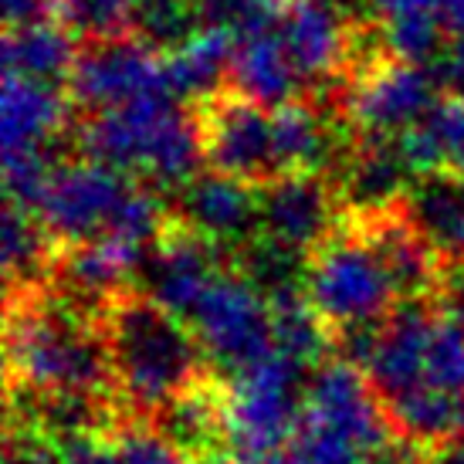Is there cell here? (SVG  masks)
Listing matches in <instances>:
<instances>
[{"mask_svg":"<svg viewBox=\"0 0 464 464\" xmlns=\"http://www.w3.org/2000/svg\"><path fill=\"white\" fill-rule=\"evenodd\" d=\"M383 44L390 54H397L403 62H417V65H434L444 48H448V27L440 11H413L387 17L380 24Z\"/></svg>","mask_w":464,"mask_h":464,"instance_id":"cell-29","label":"cell"},{"mask_svg":"<svg viewBox=\"0 0 464 464\" xmlns=\"http://www.w3.org/2000/svg\"><path fill=\"white\" fill-rule=\"evenodd\" d=\"M227 85L247 95V99H255V102L268 105V109L292 102L305 89V82L298 75L295 62H292L278 31H261V34L237 38Z\"/></svg>","mask_w":464,"mask_h":464,"instance_id":"cell-19","label":"cell"},{"mask_svg":"<svg viewBox=\"0 0 464 464\" xmlns=\"http://www.w3.org/2000/svg\"><path fill=\"white\" fill-rule=\"evenodd\" d=\"M197 122L210 169L237 177L251 187H265L285 177L275 142V112L268 105L224 85L197 102Z\"/></svg>","mask_w":464,"mask_h":464,"instance_id":"cell-7","label":"cell"},{"mask_svg":"<svg viewBox=\"0 0 464 464\" xmlns=\"http://www.w3.org/2000/svg\"><path fill=\"white\" fill-rule=\"evenodd\" d=\"M427 383L464 397V323L438 309L430 319V343H427Z\"/></svg>","mask_w":464,"mask_h":464,"instance_id":"cell-30","label":"cell"},{"mask_svg":"<svg viewBox=\"0 0 464 464\" xmlns=\"http://www.w3.org/2000/svg\"><path fill=\"white\" fill-rule=\"evenodd\" d=\"M261 234L312 255L346 218L335 180L323 169H295L258 187Z\"/></svg>","mask_w":464,"mask_h":464,"instance_id":"cell-14","label":"cell"},{"mask_svg":"<svg viewBox=\"0 0 464 464\" xmlns=\"http://www.w3.org/2000/svg\"><path fill=\"white\" fill-rule=\"evenodd\" d=\"M227 268H234V247L210 241L207 234L194 231L180 218H173L163 241L142 265L140 288L150 292L169 312H177L180 319H190L200 295Z\"/></svg>","mask_w":464,"mask_h":464,"instance_id":"cell-13","label":"cell"},{"mask_svg":"<svg viewBox=\"0 0 464 464\" xmlns=\"http://www.w3.org/2000/svg\"><path fill=\"white\" fill-rule=\"evenodd\" d=\"M52 440L58 451V464H119L116 434L82 430V434H65Z\"/></svg>","mask_w":464,"mask_h":464,"instance_id":"cell-31","label":"cell"},{"mask_svg":"<svg viewBox=\"0 0 464 464\" xmlns=\"http://www.w3.org/2000/svg\"><path fill=\"white\" fill-rule=\"evenodd\" d=\"M140 0H58L54 21L85 48L102 41L132 38Z\"/></svg>","mask_w":464,"mask_h":464,"instance_id":"cell-27","label":"cell"},{"mask_svg":"<svg viewBox=\"0 0 464 464\" xmlns=\"http://www.w3.org/2000/svg\"><path fill=\"white\" fill-rule=\"evenodd\" d=\"M366 4L380 14V21H387V17H400V14L440 11V7H444V0H366Z\"/></svg>","mask_w":464,"mask_h":464,"instance_id":"cell-33","label":"cell"},{"mask_svg":"<svg viewBox=\"0 0 464 464\" xmlns=\"http://www.w3.org/2000/svg\"><path fill=\"white\" fill-rule=\"evenodd\" d=\"M430 319H434L430 298H403L387 315L373 356L362 370L383 403L427 383Z\"/></svg>","mask_w":464,"mask_h":464,"instance_id":"cell-16","label":"cell"},{"mask_svg":"<svg viewBox=\"0 0 464 464\" xmlns=\"http://www.w3.org/2000/svg\"><path fill=\"white\" fill-rule=\"evenodd\" d=\"M200 27V0H140L132 38H140L156 54H169L194 38Z\"/></svg>","mask_w":464,"mask_h":464,"instance_id":"cell-28","label":"cell"},{"mask_svg":"<svg viewBox=\"0 0 464 464\" xmlns=\"http://www.w3.org/2000/svg\"><path fill=\"white\" fill-rule=\"evenodd\" d=\"M146 424L190 458L227 461V413H224V383L218 373L200 387L167 400Z\"/></svg>","mask_w":464,"mask_h":464,"instance_id":"cell-18","label":"cell"},{"mask_svg":"<svg viewBox=\"0 0 464 464\" xmlns=\"http://www.w3.org/2000/svg\"><path fill=\"white\" fill-rule=\"evenodd\" d=\"M393 142L413 177L454 173L464 180V95L444 92L438 105Z\"/></svg>","mask_w":464,"mask_h":464,"instance_id":"cell-20","label":"cell"},{"mask_svg":"<svg viewBox=\"0 0 464 464\" xmlns=\"http://www.w3.org/2000/svg\"><path fill=\"white\" fill-rule=\"evenodd\" d=\"M177 218L194 231L207 234L210 241L237 247L261 234L258 187L227 177L220 169H200L194 180L180 187Z\"/></svg>","mask_w":464,"mask_h":464,"instance_id":"cell-15","label":"cell"},{"mask_svg":"<svg viewBox=\"0 0 464 464\" xmlns=\"http://www.w3.org/2000/svg\"><path fill=\"white\" fill-rule=\"evenodd\" d=\"M99 325L116 393L136 420H150L167 400L214 376V362L190 323L136 285L105 302Z\"/></svg>","mask_w":464,"mask_h":464,"instance_id":"cell-2","label":"cell"},{"mask_svg":"<svg viewBox=\"0 0 464 464\" xmlns=\"http://www.w3.org/2000/svg\"><path fill=\"white\" fill-rule=\"evenodd\" d=\"M407 207L444 258H464V180L454 173L417 177Z\"/></svg>","mask_w":464,"mask_h":464,"instance_id":"cell-24","label":"cell"},{"mask_svg":"<svg viewBox=\"0 0 464 464\" xmlns=\"http://www.w3.org/2000/svg\"><path fill=\"white\" fill-rule=\"evenodd\" d=\"M234 48H237L234 31L220 24H204L187 44H180L177 52L163 54L173 95L200 102L204 95L224 89L227 75H231Z\"/></svg>","mask_w":464,"mask_h":464,"instance_id":"cell-22","label":"cell"},{"mask_svg":"<svg viewBox=\"0 0 464 464\" xmlns=\"http://www.w3.org/2000/svg\"><path fill=\"white\" fill-rule=\"evenodd\" d=\"M278 34L305 89H323L353 72L366 27L353 24L335 0H288Z\"/></svg>","mask_w":464,"mask_h":464,"instance_id":"cell-12","label":"cell"},{"mask_svg":"<svg viewBox=\"0 0 464 464\" xmlns=\"http://www.w3.org/2000/svg\"><path fill=\"white\" fill-rule=\"evenodd\" d=\"M187 323L204 343L210 362L224 366L227 373L268 356L275 349L271 302L234 268L224 271L200 295Z\"/></svg>","mask_w":464,"mask_h":464,"instance_id":"cell-9","label":"cell"},{"mask_svg":"<svg viewBox=\"0 0 464 464\" xmlns=\"http://www.w3.org/2000/svg\"><path fill=\"white\" fill-rule=\"evenodd\" d=\"M275 315V349L298 362L302 370H315L325 360H333V325L315 312L305 292L282 295L271 302Z\"/></svg>","mask_w":464,"mask_h":464,"instance_id":"cell-26","label":"cell"},{"mask_svg":"<svg viewBox=\"0 0 464 464\" xmlns=\"http://www.w3.org/2000/svg\"><path fill=\"white\" fill-rule=\"evenodd\" d=\"M75 130V102L65 85L4 72V153L54 150Z\"/></svg>","mask_w":464,"mask_h":464,"instance_id":"cell-17","label":"cell"},{"mask_svg":"<svg viewBox=\"0 0 464 464\" xmlns=\"http://www.w3.org/2000/svg\"><path fill=\"white\" fill-rule=\"evenodd\" d=\"M305 295L333 333L346 325L383 323L400 302L380 255L346 218L339 231L309 255Z\"/></svg>","mask_w":464,"mask_h":464,"instance_id":"cell-6","label":"cell"},{"mask_svg":"<svg viewBox=\"0 0 464 464\" xmlns=\"http://www.w3.org/2000/svg\"><path fill=\"white\" fill-rule=\"evenodd\" d=\"M298 362L271 349L268 356L234 370L224 383L227 461L285 451L305 411V383Z\"/></svg>","mask_w":464,"mask_h":464,"instance_id":"cell-5","label":"cell"},{"mask_svg":"<svg viewBox=\"0 0 464 464\" xmlns=\"http://www.w3.org/2000/svg\"><path fill=\"white\" fill-rule=\"evenodd\" d=\"M7 393L116 397L102 325L54 288L7 295Z\"/></svg>","mask_w":464,"mask_h":464,"instance_id":"cell-1","label":"cell"},{"mask_svg":"<svg viewBox=\"0 0 464 464\" xmlns=\"http://www.w3.org/2000/svg\"><path fill=\"white\" fill-rule=\"evenodd\" d=\"M440 17H444V27H448V38L464 44V0H444Z\"/></svg>","mask_w":464,"mask_h":464,"instance_id":"cell-35","label":"cell"},{"mask_svg":"<svg viewBox=\"0 0 464 464\" xmlns=\"http://www.w3.org/2000/svg\"><path fill=\"white\" fill-rule=\"evenodd\" d=\"M440 89L434 68L390 54L380 34L335 92V119L349 136H400L438 105Z\"/></svg>","mask_w":464,"mask_h":464,"instance_id":"cell-4","label":"cell"},{"mask_svg":"<svg viewBox=\"0 0 464 464\" xmlns=\"http://www.w3.org/2000/svg\"><path fill=\"white\" fill-rule=\"evenodd\" d=\"M62 247L44 231L41 218L24 204L7 200L4 207V278L7 295L52 288L54 265Z\"/></svg>","mask_w":464,"mask_h":464,"instance_id":"cell-21","label":"cell"},{"mask_svg":"<svg viewBox=\"0 0 464 464\" xmlns=\"http://www.w3.org/2000/svg\"><path fill=\"white\" fill-rule=\"evenodd\" d=\"M302 417L319 420V424L339 430L343 438H349L366 454V464L397 438V430L387 417V407L370 383V376L339 356L325 360L323 366H315L309 373Z\"/></svg>","mask_w":464,"mask_h":464,"instance_id":"cell-11","label":"cell"},{"mask_svg":"<svg viewBox=\"0 0 464 464\" xmlns=\"http://www.w3.org/2000/svg\"><path fill=\"white\" fill-rule=\"evenodd\" d=\"M65 89L78 112L119 109V105H130L156 92L173 95L167 78V58L146 48L140 38L85 44L78 52Z\"/></svg>","mask_w":464,"mask_h":464,"instance_id":"cell-10","label":"cell"},{"mask_svg":"<svg viewBox=\"0 0 464 464\" xmlns=\"http://www.w3.org/2000/svg\"><path fill=\"white\" fill-rule=\"evenodd\" d=\"M72 132L82 156L130 177L140 173L156 190H180L207 163L197 109H183V99L169 92L105 112H85Z\"/></svg>","mask_w":464,"mask_h":464,"instance_id":"cell-3","label":"cell"},{"mask_svg":"<svg viewBox=\"0 0 464 464\" xmlns=\"http://www.w3.org/2000/svg\"><path fill=\"white\" fill-rule=\"evenodd\" d=\"M58 0H4V27H27L54 21Z\"/></svg>","mask_w":464,"mask_h":464,"instance_id":"cell-32","label":"cell"},{"mask_svg":"<svg viewBox=\"0 0 464 464\" xmlns=\"http://www.w3.org/2000/svg\"><path fill=\"white\" fill-rule=\"evenodd\" d=\"M130 173L82 156L75 163H58L44 187L34 214L58 247H75L112 231L119 210L132 194Z\"/></svg>","mask_w":464,"mask_h":464,"instance_id":"cell-8","label":"cell"},{"mask_svg":"<svg viewBox=\"0 0 464 464\" xmlns=\"http://www.w3.org/2000/svg\"><path fill=\"white\" fill-rule=\"evenodd\" d=\"M78 52L82 44L58 21L4 27V72H14V75L68 85Z\"/></svg>","mask_w":464,"mask_h":464,"instance_id":"cell-23","label":"cell"},{"mask_svg":"<svg viewBox=\"0 0 464 464\" xmlns=\"http://www.w3.org/2000/svg\"><path fill=\"white\" fill-rule=\"evenodd\" d=\"M420 464H464V434H454V438L440 440V444L424 448Z\"/></svg>","mask_w":464,"mask_h":464,"instance_id":"cell-34","label":"cell"},{"mask_svg":"<svg viewBox=\"0 0 464 464\" xmlns=\"http://www.w3.org/2000/svg\"><path fill=\"white\" fill-rule=\"evenodd\" d=\"M234 271L245 275L268 302H275L282 295L305 292L309 255L275 241L268 234H255L251 241L234 247Z\"/></svg>","mask_w":464,"mask_h":464,"instance_id":"cell-25","label":"cell"}]
</instances>
